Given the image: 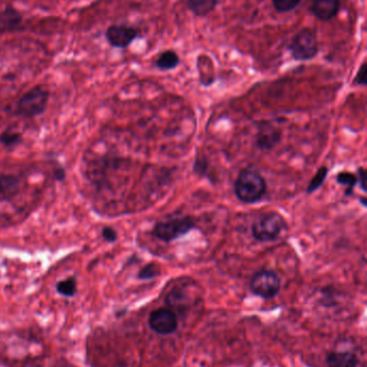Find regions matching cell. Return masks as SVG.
Masks as SVG:
<instances>
[{
  "label": "cell",
  "instance_id": "6da1fadb",
  "mask_svg": "<svg viewBox=\"0 0 367 367\" xmlns=\"http://www.w3.org/2000/svg\"><path fill=\"white\" fill-rule=\"evenodd\" d=\"M266 189L265 178L256 170H242L235 180V194L244 203L254 204L261 201L265 196Z\"/></svg>",
  "mask_w": 367,
  "mask_h": 367
},
{
  "label": "cell",
  "instance_id": "7a4b0ae2",
  "mask_svg": "<svg viewBox=\"0 0 367 367\" xmlns=\"http://www.w3.org/2000/svg\"><path fill=\"white\" fill-rule=\"evenodd\" d=\"M196 228V222L192 216H168L154 224L152 236L164 243L172 242Z\"/></svg>",
  "mask_w": 367,
  "mask_h": 367
},
{
  "label": "cell",
  "instance_id": "3957f363",
  "mask_svg": "<svg viewBox=\"0 0 367 367\" xmlns=\"http://www.w3.org/2000/svg\"><path fill=\"white\" fill-rule=\"evenodd\" d=\"M286 226V220L278 212L265 213L258 216L251 226L252 236L260 243L272 242Z\"/></svg>",
  "mask_w": 367,
  "mask_h": 367
},
{
  "label": "cell",
  "instance_id": "277c9868",
  "mask_svg": "<svg viewBox=\"0 0 367 367\" xmlns=\"http://www.w3.org/2000/svg\"><path fill=\"white\" fill-rule=\"evenodd\" d=\"M289 52L293 59L307 62L316 57L319 52L318 37L314 30L304 28L291 40Z\"/></svg>",
  "mask_w": 367,
  "mask_h": 367
},
{
  "label": "cell",
  "instance_id": "5b68a950",
  "mask_svg": "<svg viewBox=\"0 0 367 367\" xmlns=\"http://www.w3.org/2000/svg\"><path fill=\"white\" fill-rule=\"evenodd\" d=\"M49 90L45 86L38 85L22 96L18 102L17 112L23 117H34L45 111L49 101Z\"/></svg>",
  "mask_w": 367,
  "mask_h": 367
},
{
  "label": "cell",
  "instance_id": "8992f818",
  "mask_svg": "<svg viewBox=\"0 0 367 367\" xmlns=\"http://www.w3.org/2000/svg\"><path fill=\"white\" fill-rule=\"evenodd\" d=\"M282 280L274 271H258L252 276L250 290L254 296L263 300H272L280 292Z\"/></svg>",
  "mask_w": 367,
  "mask_h": 367
},
{
  "label": "cell",
  "instance_id": "52a82bcc",
  "mask_svg": "<svg viewBox=\"0 0 367 367\" xmlns=\"http://www.w3.org/2000/svg\"><path fill=\"white\" fill-rule=\"evenodd\" d=\"M149 326L158 335H170L178 329V316L170 308H158L150 314Z\"/></svg>",
  "mask_w": 367,
  "mask_h": 367
},
{
  "label": "cell",
  "instance_id": "ba28073f",
  "mask_svg": "<svg viewBox=\"0 0 367 367\" xmlns=\"http://www.w3.org/2000/svg\"><path fill=\"white\" fill-rule=\"evenodd\" d=\"M139 36L136 28L126 25H111L106 30V39L116 49H126Z\"/></svg>",
  "mask_w": 367,
  "mask_h": 367
},
{
  "label": "cell",
  "instance_id": "9c48e42d",
  "mask_svg": "<svg viewBox=\"0 0 367 367\" xmlns=\"http://www.w3.org/2000/svg\"><path fill=\"white\" fill-rule=\"evenodd\" d=\"M282 131L270 124H262L256 136V147L261 150H274L282 142Z\"/></svg>",
  "mask_w": 367,
  "mask_h": 367
},
{
  "label": "cell",
  "instance_id": "30bf717a",
  "mask_svg": "<svg viewBox=\"0 0 367 367\" xmlns=\"http://www.w3.org/2000/svg\"><path fill=\"white\" fill-rule=\"evenodd\" d=\"M340 10V0H312V14L320 21H331L336 17Z\"/></svg>",
  "mask_w": 367,
  "mask_h": 367
},
{
  "label": "cell",
  "instance_id": "8fae6325",
  "mask_svg": "<svg viewBox=\"0 0 367 367\" xmlns=\"http://www.w3.org/2000/svg\"><path fill=\"white\" fill-rule=\"evenodd\" d=\"M22 23L23 15L12 6H8L3 11H0V33L15 31L21 27Z\"/></svg>",
  "mask_w": 367,
  "mask_h": 367
},
{
  "label": "cell",
  "instance_id": "7c38bea8",
  "mask_svg": "<svg viewBox=\"0 0 367 367\" xmlns=\"http://www.w3.org/2000/svg\"><path fill=\"white\" fill-rule=\"evenodd\" d=\"M328 367H358L360 360L350 351H332L326 357Z\"/></svg>",
  "mask_w": 367,
  "mask_h": 367
},
{
  "label": "cell",
  "instance_id": "4fadbf2b",
  "mask_svg": "<svg viewBox=\"0 0 367 367\" xmlns=\"http://www.w3.org/2000/svg\"><path fill=\"white\" fill-rule=\"evenodd\" d=\"M188 10L196 17H207L218 5V0H188Z\"/></svg>",
  "mask_w": 367,
  "mask_h": 367
},
{
  "label": "cell",
  "instance_id": "5bb4252c",
  "mask_svg": "<svg viewBox=\"0 0 367 367\" xmlns=\"http://www.w3.org/2000/svg\"><path fill=\"white\" fill-rule=\"evenodd\" d=\"M180 63V58L176 52L168 50L158 56L155 62L156 68L162 71L174 69Z\"/></svg>",
  "mask_w": 367,
  "mask_h": 367
},
{
  "label": "cell",
  "instance_id": "9a60e30c",
  "mask_svg": "<svg viewBox=\"0 0 367 367\" xmlns=\"http://www.w3.org/2000/svg\"><path fill=\"white\" fill-rule=\"evenodd\" d=\"M19 178L12 175L0 178V194L4 196H11L17 194L19 189Z\"/></svg>",
  "mask_w": 367,
  "mask_h": 367
},
{
  "label": "cell",
  "instance_id": "2e32d148",
  "mask_svg": "<svg viewBox=\"0 0 367 367\" xmlns=\"http://www.w3.org/2000/svg\"><path fill=\"white\" fill-rule=\"evenodd\" d=\"M336 180L340 185L346 186L345 196H349L354 192V187L358 185V176L350 172H340L337 174Z\"/></svg>",
  "mask_w": 367,
  "mask_h": 367
},
{
  "label": "cell",
  "instance_id": "e0dca14e",
  "mask_svg": "<svg viewBox=\"0 0 367 367\" xmlns=\"http://www.w3.org/2000/svg\"><path fill=\"white\" fill-rule=\"evenodd\" d=\"M56 290H57L58 294H62V296L71 298V296H75L76 292H77V282H76L74 278L61 280V282L56 285Z\"/></svg>",
  "mask_w": 367,
  "mask_h": 367
},
{
  "label": "cell",
  "instance_id": "ac0fdd59",
  "mask_svg": "<svg viewBox=\"0 0 367 367\" xmlns=\"http://www.w3.org/2000/svg\"><path fill=\"white\" fill-rule=\"evenodd\" d=\"M328 168H326V166H321L320 169L317 171L314 178L310 180V185L307 187V194H314L316 190H318L319 188L323 185V182L326 180V178H328Z\"/></svg>",
  "mask_w": 367,
  "mask_h": 367
},
{
  "label": "cell",
  "instance_id": "d6986e66",
  "mask_svg": "<svg viewBox=\"0 0 367 367\" xmlns=\"http://www.w3.org/2000/svg\"><path fill=\"white\" fill-rule=\"evenodd\" d=\"M302 0H272V5H274L276 11L280 13H286V12L293 11L298 5H300Z\"/></svg>",
  "mask_w": 367,
  "mask_h": 367
},
{
  "label": "cell",
  "instance_id": "ffe728a7",
  "mask_svg": "<svg viewBox=\"0 0 367 367\" xmlns=\"http://www.w3.org/2000/svg\"><path fill=\"white\" fill-rule=\"evenodd\" d=\"M160 271L155 264H146L138 273V278L140 280H150L160 276Z\"/></svg>",
  "mask_w": 367,
  "mask_h": 367
},
{
  "label": "cell",
  "instance_id": "44dd1931",
  "mask_svg": "<svg viewBox=\"0 0 367 367\" xmlns=\"http://www.w3.org/2000/svg\"><path fill=\"white\" fill-rule=\"evenodd\" d=\"M208 169H209V162H208L207 158L198 156L195 161H194V173L198 174V176H206Z\"/></svg>",
  "mask_w": 367,
  "mask_h": 367
},
{
  "label": "cell",
  "instance_id": "7402d4cb",
  "mask_svg": "<svg viewBox=\"0 0 367 367\" xmlns=\"http://www.w3.org/2000/svg\"><path fill=\"white\" fill-rule=\"evenodd\" d=\"M21 141V136L17 132L5 131L0 136V142L6 146H13Z\"/></svg>",
  "mask_w": 367,
  "mask_h": 367
},
{
  "label": "cell",
  "instance_id": "603a6c76",
  "mask_svg": "<svg viewBox=\"0 0 367 367\" xmlns=\"http://www.w3.org/2000/svg\"><path fill=\"white\" fill-rule=\"evenodd\" d=\"M367 74V65L366 62H363L361 65L360 69H359L358 73H356V78H354V83L359 86H365L367 83L366 79Z\"/></svg>",
  "mask_w": 367,
  "mask_h": 367
},
{
  "label": "cell",
  "instance_id": "cb8c5ba5",
  "mask_svg": "<svg viewBox=\"0 0 367 367\" xmlns=\"http://www.w3.org/2000/svg\"><path fill=\"white\" fill-rule=\"evenodd\" d=\"M102 236L109 243H113L118 240V233L111 226H105V228L102 229Z\"/></svg>",
  "mask_w": 367,
  "mask_h": 367
},
{
  "label": "cell",
  "instance_id": "d4e9b609",
  "mask_svg": "<svg viewBox=\"0 0 367 367\" xmlns=\"http://www.w3.org/2000/svg\"><path fill=\"white\" fill-rule=\"evenodd\" d=\"M358 175V184H360L361 189H362L363 192H366L367 174L365 168H363V166L359 168Z\"/></svg>",
  "mask_w": 367,
  "mask_h": 367
},
{
  "label": "cell",
  "instance_id": "484cf974",
  "mask_svg": "<svg viewBox=\"0 0 367 367\" xmlns=\"http://www.w3.org/2000/svg\"><path fill=\"white\" fill-rule=\"evenodd\" d=\"M65 171H64L63 169L56 170L55 178H57L58 180H63L64 178H65Z\"/></svg>",
  "mask_w": 367,
  "mask_h": 367
},
{
  "label": "cell",
  "instance_id": "4316f807",
  "mask_svg": "<svg viewBox=\"0 0 367 367\" xmlns=\"http://www.w3.org/2000/svg\"><path fill=\"white\" fill-rule=\"evenodd\" d=\"M361 203H362L363 206H366V199L365 198L361 199Z\"/></svg>",
  "mask_w": 367,
  "mask_h": 367
}]
</instances>
